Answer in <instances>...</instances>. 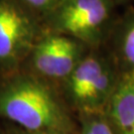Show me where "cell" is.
<instances>
[{
    "mask_svg": "<svg viewBox=\"0 0 134 134\" xmlns=\"http://www.w3.org/2000/svg\"><path fill=\"white\" fill-rule=\"evenodd\" d=\"M57 86L21 70L0 81V117L28 132L72 134L76 126Z\"/></svg>",
    "mask_w": 134,
    "mask_h": 134,
    "instance_id": "obj_1",
    "label": "cell"
},
{
    "mask_svg": "<svg viewBox=\"0 0 134 134\" xmlns=\"http://www.w3.org/2000/svg\"><path fill=\"white\" fill-rule=\"evenodd\" d=\"M120 72L106 46L91 49L58 90L68 106L81 116L106 114Z\"/></svg>",
    "mask_w": 134,
    "mask_h": 134,
    "instance_id": "obj_2",
    "label": "cell"
},
{
    "mask_svg": "<svg viewBox=\"0 0 134 134\" xmlns=\"http://www.w3.org/2000/svg\"><path fill=\"white\" fill-rule=\"evenodd\" d=\"M113 0H65L42 19L44 31L62 34L91 49L105 47L119 17Z\"/></svg>",
    "mask_w": 134,
    "mask_h": 134,
    "instance_id": "obj_3",
    "label": "cell"
},
{
    "mask_svg": "<svg viewBox=\"0 0 134 134\" xmlns=\"http://www.w3.org/2000/svg\"><path fill=\"white\" fill-rule=\"evenodd\" d=\"M44 33L42 20L20 0H0V72L22 70L34 45Z\"/></svg>",
    "mask_w": 134,
    "mask_h": 134,
    "instance_id": "obj_4",
    "label": "cell"
},
{
    "mask_svg": "<svg viewBox=\"0 0 134 134\" xmlns=\"http://www.w3.org/2000/svg\"><path fill=\"white\" fill-rule=\"evenodd\" d=\"M90 50V47L77 39L44 31L22 70L58 87Z\"/></svg>",
    "mask_w": 134,
    "mask_h": 134,
    "instance_id": "obj_5",
    "label": "cell"
},
{
    "mask_svg": "<svg viewBox=\"0 0 134 134\" xmlns=\"http://www.w3.org/2000/svg\"><path fill=\"white\" fill-rule=\"evenodd\" d=\"M106 116L119 134H134V70L120 72Z\"/></svg>",
    "mask_w": 134,
    "mask_h": 134,
    "instance_id": "obj_6",
    "label": "cell"
},
{
    "mask_svg": "<svg viewBox=\"0 0 134 134\" xmlns=\"http://www.w3.org/2000/svg\"><path fill=\"white\" fill-rule=\"evenodd\" d=\"M106 47L121 72L134 70V4L119 14Z\"/></svg>",
    "mask_w": 134,
    "mask_h": 134,
    "instance_id": "obj_7",
    "label": "cell"
},
{
    "mask_svg": "<svg viewBox=\"0 0 134 134\" xmlns=\"http://www.w3.org/2000/svg\"><path fill=\"white\" fill-rule=\"evenodd\" d=\"M80 134H116L106 114L85 115Z\"/></svg>",
    "mask_w": 134,
    "mask_h": 134,
    "instance_id": "obj_8",
    "label": "cell"
},
{
    "mask_svg": "<svg viewBox=\"0 0 134 134\" xmlns=\"http://www.w3.org/2000/svg\"><path fill=\"white\" fill-rule=\"evenodd\" d=\"M23 4L36 14L40 19H44L57 9L65 0H20Z\"/></svg>",
    "mask_w": 134,
    "mask_h": 134,
    "instance_id": "obj_9",
    "label": "cell"
},
{
    "mask_svg": "<svg viewBox=\"0 0 134 134\" xmlns=\"http://www.w3.org/2000/svg\"><path fill=\"white\" fill-rule=\"evenodd\" d=\"M15 134H64V133H60V132H50V131H47V132H28V131H24L22 129H17L15 130Z\"/></svg>",
    "mask_w": 134,
    "mask_h": 134,
    "instance_id": "obj_10",
    "label": "cell"
},
{
    "mask_svg": "<svg viewBox=\"0 0 134 134\" xmlns=\"http://www.w3.org/2000/svg\"><path fill=\"white\" fill-rule=\"evenodd\" d=\"M116 4L118 5V6H125V7H127V6H129V5H132L134 4V0H113Z\"/></svg>",
    "mask_w": 134,
    "mask_h": 134,
    "instance_id": "obj_11",
    "label": "cell"
}]
</instances>
